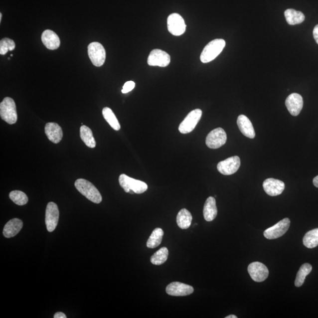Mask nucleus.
<instances>
[{"mask_svg": "<svg viewBox=\"0 0 318 318\" xmlns=\"http://www.w3.org/2000/svg\"><path fill=\"white\" fill-rule=\"evenodd\" d=\"M313 270V267L310 264H304L301 266L295 281V285L297 287L303 286L307 276Z\"/></svg>", "mask_w": 318, "mask_h": 318, "instance_id": "393cba45", "label": "nucleus"}, {"mask_svg": "<svg viewBox=\"0 0 318 318\" xmlns=\"http://www.w3.org/2000/svg\"><path fill=\"white\" fill-rule=\"evenodd\" d=\"M237 125L242 134L250 139L255 137V132L254 126L250 120L245 115L239 116L237 119Z\"/></svg>", "mask_w": 318, "mask_h": 318, "instance_id": "6ab92c4d", "label": "nucleus"}, {"mask_svg": "<svg viewBox=\"0 0 318 318\" xmlns=\"http://www.w3.org/2000/svg\"><path fill=\"white\" fill-rule=\"evenodd\" d=\"M54 318H66L67 317L66 316V315H65L64 313L58 312L54 314Z\"/></svg>", "mask_w": 318, "mask_h": 318, "instance_id": "72a5a7b5", "label": "nucleus"}, {"mask_svg": "<svg viewBox=\"0 0 318 318\" xmlns=\"http://www.w3.org/2000/svg\"><path fill=\"white\" fill-rule=\"evenodd\" d=\"M59 210L54 202L48 203L45 211V224L48 232H53L56 229L59 219Z\"/></svg>", "mask_w": 318, "mask_h": 318, "instance_id": "9d476101", "label": "nucleus"}, {"mask_svg": "<svg viewBox=\"0 0 318 318\" xmlns=\"http://www.w3.org/2000/svg\"><path fill=\"white\" fill-rule=\"evenodd\" d=\"M119 183L126 193L142 194L148 189V184L144 181L130 177L125 174L119 177Z\"/></svg>", "mask_w": 318, "mask_h": 318, "instance_id": "7ed1b4c3", "label": "nucleus"}, {"mask_svg": "<svg viewBox=\"0 0 318 318\" xmlns=\"http://www.w3.org/2000/svg\"><path fill=\"white\" fill-rule=\"evenodd\" d=\"M170 63V55L160 49L152 50L148 59V64L151 66L165 67L168 66Z\"/></svg>", "mask_w": 318, "mask_h": 318, "instance_id": "9b49d317", "label": "nucleus"}, {"mask_svg": "<svg viewBox=\"0 0 318 318\" xmlns=\"http://www.w3.org/2000/svg\"><path fill=\"white\" fill-rule=\"evenodd\" d=\"M168 251L167 248H161L151 256V261L152 264L160 265L167 261Z\"/></svg>", "mask_w": 318, "mask_h": 318, "instance_id": "c85d7f7f", "label": "nucleus"}, {"mask_svg": "<svg viewBox=\"0 0 318 318\" xmlns=\"http://www.w3.org/2000/svg\"><path fill=\"white\" fill-rule=\"evenodd\" d=\"M313 35L315 40H316L317 43L318 44V24L314 27Z\"/></svg>", "mask_w": 318, "mask_h": 318, "instance_id": "473e14b6", "label": "nucleus"}, {"mask_svg": "<svg viewBox=\"0 0 318 318\" xmlns=\"http://www.w3.org/2000/svg\"><path fill=\"white\" fill-rule=\"evenodd\" d=\"M291 221L289 218L281 220L273 226L265 230L264 236L268 239H275L283 236L290 228Z\"/></svg>", "mask_w": 318, "mask_h": 318, "instance_id": "1a4fd4ad", "label": "nucleus"}, {"mask_svg": "<svg viewBox=\"0 0 318 318\" xmlns=\"http://www.w3.org/2000/svg\"><path fill=\"white\" fill-rule=\"evenodd\" d=\"M45 133L49 140L55 144L60 142L63 138L62 129L56 123H48L45 126Z\"/></svg>", "mask_w": 318, "mask_h": 318, "instance_id": "f3484780", "label": "nucleus"}, {"mask_svg": "<svg viewBox=\"0 0 318 318\" xmlns=\"http://www.w3.org/2000/svg\"><path fill=\"white\" fill-rule=\"evenodd\" d=\"M313 183L315 186L318 188V175L314 178Z\"/></svg>", "mask_w": 318, "mask_h": 318, "instance_id": "f704fd0d", "label": "nucleus"}, {"mask_svg": "<svg viewBox=\"0 0 318 318\" xmlns=\"http://www.w3.org/2000/svg\"><path fill=\"white\" fill-rule=\"evenodd\" d=\"M202 111L197 109L190 112L180 123L178 131L182 134H187L192 132L196 128L198 122L202 118Z\"/></svg>", "mask_w": 318, "mask_h": 318, "instance_id": "39448f33", "label": "nucleus"}, {"mask_svg": "<svg viewBox=\"0 0 318 318\" xmlns=\"http://www.w3.org/2000/svg\"><path fill=\"white\" fill-rule=\"evenodd\" d=\"M284 14L288 23L290 25L301 24L306 18L303 12L292 8L287 9Z\"/></svg>", "mask_w": 318, "mask_h": 318, "instance_id": "4be33fe9", "label": "nucleus"}, {"mask_svg": "<svg viewBox=\"0 0 318 318\" xmlns=\"http://www.w3.org/2000/svg\"><path fill=\"white\" fill-rule=\"evenodd\" d=\"M167 29L172 35L180 36L186 31V25L184 19L177 13H173L167 18Z\"/></svg>", "mask_w": 318, "mask_h": 318, "instance_id": "0eeeda50", "label": "nucleus"}, {"mask_svg": "<svg viewBox=\"0 0 318 318\" xmlns=\"http://www.w3.org/2000/svg\"><path fill=\"white\" fill-rule=\"evenodd\" d=\"M227 135L222 128H217L211 131L207 136V147L212 149H218L226 144Z\"/></svg>", "mask_w": 318, "mask_h": 318, "instance_id": "6e6552de", "label": "nucleus"}, {"mask_svg": "<svg viewBox=\"0 0 318 318\" xmlns=\"http://www.w3.org/2000/svg\"><path fill=\"white\" fill-rule=\"evenodd\" d=\"M74 185H75L77 190L91 202L97 204L102 202L101 194L90 181L83 179V178H79L75 181Z\"/></svg>", "mask_w": 318, "mask_h": 318, "instance_id": "f257e3e1", "label": "nucleus"}, {"mask_svg": "<svg viewBox=\"0 0 318 318\" xmlns=\"http://www.w3.org/2000/svg\"><path fill=\"white\" fill-rule=\"evenodd\" d=\"M240 166H241V159L235 156L219 162L217 164V168L222 174L231 175L235 173Z\"/></svg>", "mask_w": 318, "mask_h": 318, "instance_id": "f8f14e48", "label": "nucleus"}, {"mask_svg": "<svg viewBox=\"0 0 318 318\" xmlns=\"http://www.w3.org/2000/svg\"><path fill=\"white\" fill-rule=\"evenodd\" d=\"M285 105L291 115L297 116L300 115L303 108V97L298 93H292L287 97Z\"/></svg>", "mask_w": 318, "mask_h": 318, "instance_id": "dca6fc26", "label": "nucleus"}, {"mask_svg": "<svg viewBox=\"0 0 318 318\" xmlns=\"http://www.w3.org/2000/svg\"><path fill=\"white\" fill-rule=\"evenodd\" d=\"M80 138L87 147L95 148L96 143L92 130L86 126L82 125L80 129Z\"/></svg>", "mask_w": 318, "mask_h": 318, "instance_id": "b1692460", "label": "nucleus"}, {"mask_svg": "<svg viewBox=\"0 0 318 318\" xmlns=\"http://www.w3.org/2000/svg\"><path fill=\"white\" fill-rule=\"evenodd\" d=\"M0 116L3 121L9 125L17 122V113L15 103L10 97H5L0 104Z\"/></svg>", "mask_w": 318, "mask_h": 318, "instance_id": "20e7f679", "label": "nucleus"}, {"mask_svg": "<svg viewBox=\"0 0 318 318\" xmlns=\"http://www.w3.org/2000/svg\"><path fill=\"white\" fill-rule=\"evenodd\" d=\"M164 235L163 230L160 228H156L152 232L147 242L149 248H155L160 245Z\"/></svg>", "mask_w": 318, "mask_h": 318, "instance_id": "bb28decb", "label": "nucleus"}, {"mask_svg": "<svg viewBox=\"0 0 318 318\" xmlns=\"http://www.w3.org/2000/svg\"><path fill=\"white\" fill-rule=\"evenodd\" d=\"M248 271L253 280L256 282H262L267 280L269 276V270L264 264L255 262L248 266Z\"/></svg>", "mask_w": 318, "mask_h": 318, "instance_id": "ddd939ff", "label": "nucleus"}, {"mask_svg": "<svg viewBox=\"0 0 318 318\" xmlns=\"http://www.w3.org/2000/svg\"><path fill=\"white\" fill-rule=\"evenodd\" d=\"M9 197L13 202L19 206L25 205L28 201L27 196L21 191H12L9 193Z\"/></svg>", "mask_w": 318, "mask_h": 318, "instance_id": "c756f323", "label": "nucleus"}, {"mask_svg": "<svg viewBox=\"0 0 318 318\" xmlns=\"http://www.w3.org/2000/svg\"><path fill=\"white\" fill-rule=\"evenodd\" d=\"M226 45V41L223 39H215L209 42L204 48L200 55V61L207 63L215 60L222 53Z\"/></svg>", "mask_w": 318, "mask_h": 318, "instance_id": "f03ea898", "label": "nucleus"}, {"mask_svg": "<svg viewBox=\"0 0 318 318\" xmlns=\"http://www.w3.org/2000/svg\"><path fill=\"white\" fill-rule=\"evenodd\" d=\"M88 54L94 66L101 67L105 62L106 53L105 48L98 42H93L88 46Z\"/></svg>", "mask_w": 318, "mask_h": 318, "instance_id": "423d86ee", "label": "nucleus"}, {"mask_svg": "<svg viewBox=\"0 0 318 318\" xmlns=\"http://www.w3.org/2000/svg\"><path fill=\"white\" fill-rule=\"evenodd\" d=\"M263 187L268 195L277 196L280 195L283 192L285 185L281 180L273 178H269L263 183Z\"/></svg>", "mask_w": 318, "mask_h": 318, "instance_id": "2eb2a0df", "label": "nucleus"}, {"mask_svg": "<svg viewBox=\"0 0 318 318\" xmlns=\"http://www.w3.org/2000/svg\"><path fill=\"white\" fill-rule=\"evenodd\" d=\"M192 219V216L189 210L186 209H181L177 215V225L181 229H187L190 226Z\"/></svg>", "mask_w": 318, "mask_h": 318, "instance_id": "5701e85b", "label": "nucleus"}, {"mask_svg": "<svg viewBox=\"0 0 318 318\" xmlns=\"http://www.w3.org/2000/svg\"><path fill=\"white\" fill-rule=\"evenodd\" d=\"M135 86L136 84L134 82H133V81H129V82L125 83L124 86H123L122 92L125 94L131 92L132 90H134Z\"/></svg>", "mask_w": 318, "mask_h": 318, "instance_id": "2f4dec72", "label": "nucleus"}, {"mask_svg": "<svg viewBox=\"0 0 318 318\" xmlns=\"http://www.w3.org/2000/svg\"><path fill=\"white\" fill-rule=\"evenodd\" d=\"M303 243L309 249L317 247L318 246V228L308 232L304 237Z\"/></svg>", "mask_w": 318, "mask_h": 318, "instance_id": "a878e982", "label": "nucleus"}, {"mask_svg": "<svg viewBox=\"0 0 318 318\" xmlns=\"http://www.w3.org/2000/svg\"><path fill=\"white\" fill-rule=\"evenodd\" d=\"M1 19H2V14L1 13H0V22L1 21Z\"/></svg>", "mask_w": 318, "mask_h": 318, "instance_id": "e433bc0d", "label": "nucleus"}, {"mask_svg": "<svg viewBox=\"0 0 318 318\" xmlns=\"http://www.w3.org/2000/svg\"><path fill=\"white\" fill-rule=\"evenodd\" d=\"M23 226L20 219H12L6 223L3 230V235L6 238H11L17 235Z\"/></svg>", "mask_w": 318, "mask_h": 318, "instance_id": "aec40b11", "label": "nucleus"}, {"mask_svg": "<svg viewBox=\"0 0 318 318\" xmlns=\"http://www.w3.org/2000/svg\"><path fill=\"white\" fill-rule=\"evenodd\" d=\"M237 318L238 317H237L235 316H233V315H230V316H229L226 317V318Z\"/></svg>", "mask_w": 318, "mask_h": 318, "instance_id": "c9c22d12", "label": "nucleus"}, {"mask_svg": "<svg viewBox=\"0 0 318 318\" xmlns=\"http://www.w3.org/2000/svg\"><path fill=\"white\" fill-rule=\"evenodd\" d=\"M103 116L111 127L116 131L121 129V125L117 119L114 113L113 112L111 109L109 108H105L103 109Z\"/></svg>", "mask_w": 318, "mask_h": 318, "instance_id": "cd10ccee", "label": "nucleus"}, {"mask_svg": "<svg viewBox=\"0 0 318 318\" xmlns=\"http://www.w3.org/2000/svg\"><path fill=\"white\" fill-rule=\"evenodd\" d=\"M168 295L173 297L187 296L194 292L192 287L178 282H171L165 289Z\"/></svg>", "mask_w": 318, "mask_h": 318, "instance_id": "4468645a", "label": "nucleus"}, {"mask_svg": "<svg viewBox=\"0 0 318 318\" xmlns=\"http://www.w3.org/2000/svg\"><path fill=\"white\" fill-rule=\"evenodd\" d=\"M217 214V209L216 204V200L213 197L207 198L203 208L204 218L207 222L212 221L216 218Z\"/></svg>", "mask_w": 318, "mask_h": 318, "instance_id": "412c9836", "label": "nucleus"}, {"mask_svg": "<svg viewBox=\"0 0 318 318\" xmlns=\"http://www.w3.org/2000/svg\"><path fill=\"white\" fill-rule=\"evenodd\" d=\"M15 44L14 41L8 38L2 39L0 41V54L5 55L8 51L14 50Z\"/></svg>", "mask_w": 318, "mask_h": 318, "instance_id": "7c9ffc66", "label": "nucleus"}, {"mask_svg": "<svg viewBox=\"0 0 318 318\" xmlns=\"http://www.w3.org/2000/svg\"><path fill=\"white\" fill-rule=\"evenodd\" d=\"M41 41L48 49L56 50L60 45L59 37L53 31L45 30L41 35Z\"/></svg>", "mask_w": 318, "mask_h": 318, "instance_id": "a211bd4d", "label": "nucleus"}]
</instances>
